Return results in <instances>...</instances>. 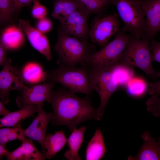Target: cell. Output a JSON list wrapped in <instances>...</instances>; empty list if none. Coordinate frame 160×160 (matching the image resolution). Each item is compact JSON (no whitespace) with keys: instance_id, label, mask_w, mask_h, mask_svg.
<instances>
[{"instance_id":"obj_1","label":"cell","mask_w":160,"mask_h":160,"mask_svg":"<svg viewBox=\"0 0 160 160\" xmlns=\"http://www.w3.org/2000/svg\"><path fill=\"white\" fill-rule=\"evenodd\" d=\"M48 102L53 110L52 125L66 126L71 132L84 121L100 120L97 109L88 98H81L65 87L52 90Z\"/></svg>"},{"instance_id":"obj_2","label":"cell","mask_w":160,"mask_h":160,"mask_svg":"<svg viewBox=\"0 0 160 160\" xmlns=\"http://www.w3.org/2000/svg\"><path fill=\"white\" fill-rule=\"evenodd\" d=\"M57 64V68L48 73V80L59 83L75 93L91 94L93 89L90 83L89 69L85 63L80 64L79 67L66 65L59 60Z\"/></svg>"},{"instance_id":"obj_3","label":"cell","mask_w":160,"mask_h":160,"mask_svg":"<svg viewBox=\"0 0 160 160\" xmlns=\"http://www.w3.org/2000/svg\"><path fill=\"white\" fill-rule=\"evenodd\" d=\"M54 49L59 57L58 60L69 66H76L85 62L90 55L97 51L94 44L63 31L59 34Z\"/></svg>"},{"instance_id":"obj_4","label":"cell","mask_w":160,"mask_h":160,"mask_svg":"<svg viewBox=\"0 0 160 160\" xmlns=\"http://www.w3.org/2000/svg\"><path fill=\"white\" fill-rule=\"evenodd\" d=\"M132 36L118 31L114 39L90 55L84 63L91 70L111 69L119 63L122 55Z\"/></svg>"},{"instance_id":"obj_5","label":"cell","mask_w":160,"mask_h":160,"mask_svg":"<svg viewBox=\"0 0 160 160\" xmlns=\"http://www.w3.org/2000/svg\"><path fill=\"white\" fill-rule=\"evenodd\" d=\"M150 42L132 36L122 55L119 64L138 68L150 78L156 79L160 76V72L153 67Z\"/></svg>"},{"instance_id":"obj_6","label":"cell","mask_w":160,"mask_h":160,"mask_svg":"<svg viewBox=\"0 0 160 160\" xmlns=\"http://www.w3.org/2000/svg\"><path fill=\"white\" fill-rule=\"evenodd\" d=\"M143 0H112L122 21V31L130 32L132 36L142 38L145 29V19L142 8Z\"/></svg>"},{"instance_id":"obj_7","label":"cell","mask_w":160,"mask_h":160,"mask_svg":"<svg viewBox=\"0 0 160 160\" xmlns=\"http://www.w3.org/2000/svg\"><path fill=\"white\" fill-rule=\"evenodd\" d=\"M89 75L91 87L97 92L100 98V105L97 109L100 120L109 98L119 86L111 69L89 70Z\"/></svg>"},{"instance_id":"obj_8","label":"cell","mask_w":160,"mask_h":160,"mask_svg":"<svg viewBox=\"0 0 160 160\" xmlns=\"http://www.w3.org/2000/svg\"><path fill=\"white\" fill-rule=\"evenodd\" d=\"M116 13L96 17L89 30L91 40L103 47L114 34L119 31L120 23Z\"/></svg>"},{"instance_id":"obj_9","label":"cell","mask_w":160,"mask_h":160,"mask_svg":"<svg viewBox=\"0 0 160 160\" xmlns=\"http://www.w3.org/2000/svg\"><path fill=\"white\" fill-rule=\"evenodd\" d=\"M12 61L11 59L7 58L0 72V97L4 104L9 102L11 91L21 92L24 85L20 69L13 66Z\"/></svg>"},{"instance_id":"obj_10","label":"cell","mask_w":160,"mask_h":160,"mask_svg":"<svg viewBox=\"0 0 160 160\" xmlns=\"http://www.w3.org/2000/svg\"><path fill=\"white\" fill-rule=\"evenodd\" d=\"M55 82L49 81L35 85H24L20 93L17 97L16 103L20 108L28 105H41L49 102L52 89Z\"/></svg>"},{"instance_id":"obj_11","label":"cell","mask_w":160,"mask_h":160,"mask_svg":"<svg viewBox=\"0 0 160 160\" xmlns=\"http://www.w3.org/2000/svg\"><path fill=\"white\" fill-rule=\"evenodd\" d=\"M90 15L81 8L60 21L65 33L87 41L89 30L87 20Z\"/></svg>"},{"instance_id":"obj_12","label":"cell","mask_w":160,"mask_h":160,"mask_svg":"<svg viewBox=\"0 0 160 160\" xmlns=\"http://www.w3.org/2000/svg\"><path fill=\"white\" fill-rule=\"evenodd\" d=\"M142 8L146 27L142 38L150 41L160 30V0H143Z\"/></svg>"},{"instance_id":"obj_13","label":"cell","mask_w":160,"mask_h":160,"mask_svg":"<svg viewBox=\"0 0 160 160\" xmlns=\"http://www.w3.org/2000/svg\"><path fill=\"white\" fill-rule=\"evenodd\" d=\"M38 111L31 124L25 129L26 136L38 142L41 145L43 153L46 155L47 151L43 145V142L46 135L48 124L54 117L53 112L47 113L45 111L41 105H37Z\"/></svg>"},{"instance_id":"obj_14","label":"cell","mask_w":160,"mask_h":160,"mask_svg":"<svg viewBox=\"0 0 160 160\" xmlns=\"http://www.w3.org/2000/svg\"><path fill=\"white\" fill-rule=\"evenodd\" d=\"M18 27L24 32L32 46L44 56L48 61L52 59L49 41L45 36L31 25L29 22L19 19Z\"/></svg>"},{"instance_id":"obj_15","label":"cell","mask_w":160,"mask_h":160,"mask_svg":"<svg viewBox=\"0 0 160 160\" xmlns=\"http://www.w3.org/2000/svg\"><path fill=\"white\" fill-rule=\"evenodd\" d=\"M143 143L135 156H129V160H160V143L151 137L150 132L145 131L141 135Z\"/></svg>"},{"instance_id":"obj_16","label":"cell","mask_w":160,"mask_h":160,"mask_svg":"<svg viewBox=\"0 0 160 160\" xmlns=\"http://www.w3.org/2000/svg\"><path fill=\"white\" fill-rule=\"evenodd\" d=\"M21 145L6 156L8 160H44L46 155L35 146L33 140L25 137Z\"/></svg>"},{"instance_id":"obj_17","label":"cell","mask_w":160,"mask_h":160,"mask_svg":"<svg viewBox=\"0 0 160 160\" xmlns=\"http://www.w3.org/2000/svg\"><path fill=\"white\" fill-rule=\"evenodd\" d=\"M20 70L24 83L29 85L40 84L47 80L48 73L40 64L37 62L30 61L26 62Z\"/></svg>"},{"instance_id":"obj_18","label":"cell","mask_w":160,"mask_h":160,"mask_svg":"<svg viewBox=\"0 0 160 160\" xmlns=\"http://www.w3.org/2000/svg\"><path fill=\"white\" fill-rule=\"evenodd\" d=\"M37 105L25 106L18 111L11 112L7 115L0 119V127H15L21 126L27 118L33 116L34 114L38 112Z\"/></svg>"},{"instance_id":"obj_19","label":"cell","mask_w":160,"mask_h":160,"mask_svg":"<svg viewBox=\"0 0 160 160\" xmlns=\"http://www.w3.org/2000/svg\"><path fill=\"white\" fill-rule=\"evenodd\" d=\"M107 149L100 130L97 129L89 142L85 152L86 160H99L102 159Z\"/></svg>"},{"instance_id":"obj_20","label":"cell","mask_w":160,"mask_h":160,"mask_svg":"<svg viewBox=\"0 0 160 160\" xmlns=\"http://www.w3.org/2000/svg\"><path fill=\"white\" fill-rule=\"evenodd\" d=\"M87 128L81 126L79 129L75 128L68 139L67 142L69 149L64 153L65 158L68 160H80L79 154L80 148L84 141V135Z\"/></svg>"},{"instance_id":"obj_21","label":"cell","mask_w":160,"mask_h":160,"mask_svg":"<svg viewBox=\"0 0 160 160\" xmlns=\"http://www.w3.org/2000/svg\"><path fill=\"white\" fill-rule=\"evenodd\" d=\"M67 142L66 136L62 131L56 132L52 134L46 135L43 145L47 151L46 158L50 159L64 147Z\"/></svg>"},{"instance_id":"obj_22","label":"cell","mask_w":160,"mask_h":160,"mask_svg":"<svg viewBox=\"0 0 160 160\" xmlns=\"http://www.w3.org/2000/svg\"><path fill=\"white\" fill-rule=\"evenodd\" d=\"M23 32L18 27H8L3 32L0 42L7 50L17 49L21 46L24 41Z\"/></svg>"},{"instance_id":"obj_23","label":"cell","mask_w":160,"mask_h":160,"mask_svg":"<svg viewBox=\"0 0 160 160\" xmlns=\"http://www.w3.org/2000/svg\"><path fill=\"white\" fill-rule=\"evenodd\" d=\"M80 8L76 0H56L52 16L60 21Z\"/></svg>"},{"instance_id":"obj_24","label":"cell","mask_w":160,"mask_h":160,"mask_svg":"<svg viewBox=\"0 0 160 160\" xmlns=\"http://www.w3.org/2000/svg\"><path fill=\"white\" fill-rule=\"evenodd\" d=\"M81 8L89 15L100 14L112 4V0H76Z\"/></svg>"},{"instance_id":"obj_25","label":"cell","mask_w":160,"mask_h":160,"mask_svg":"<svg viewBox=\"0 0 160 160\" xmlns=\"http://www.w3.org/2000/svg\"><path fill=\"white\" fill-rule=\"evenodd\" d=\"M26 137L25 129H22L21 125L0 129V144L7 143L16 140L22 141Z\"/></svg>"},{"instance_id":"obj_26","label":"cell","mask_w":160,"mask_h":160,"mask_svg":"<svg viewBox=\"0 0 160 160\" xmlns=\"http://www.w3.org/2000/svg\"><path fill=\"white\" fill-rule=\"evenodd\" d=\"M133 68L119 63L111 69L114 77L119 86L126 85L133 77L134 72Z\"/></svg>"},{"instance_id":"obj_27","label":"cell","mask_w":160,"mask_h":160,"mask_svg":"<svg viewBox=\"0 0 160 160\" xmlns=\"http://www.w3.org/2000/svg\"><path fill=\"white\" fill-rule=\"evenodd\" d=\"M127 94L133 97H140L145 93L147 89V84L143 79L133 77L125 85Z\"/></svg>"},{"instance_id":"obj_28","label":"cell","mask_w":160,"mask_h":160,"mask_svg":"<svg viewBox=\"0 0 160 160\" xmlns=\"http://www.w3.org/2000/svg\"><path fill=\"white\" fill-rule=\"evenodd\" d=\"M15 11L11 0H0V20L1 23L10 21Z\"/></svg>"},{"instance_id":"obj_29","label":"cell","mask_w":160,"mask_h":160,"mask_svg":"<svg viewBox=\"0 0 160 160\" xmlns=\"http://www.w3.org/2000/svg\"><path fill=\"white\" fill-rule=\"evenodd\" d=\"M146 104L147 110L153 115L158 117L160 116V97L156 94L151 95L147 100Z\"/></svg>"},{"instance_id":"obj_30","label":"cell","mask_w":160,"mask_h":160,"mask_svg":"<svg viewBox=\"0 0 160 160\" xmlns=\"http://www.w3.org/2000/svg\"><path fill=\"white\" fill-rule=\"evenodd\" d=\"M33 3L31 13L35 18L41 19L45 17L47 14L46 8L40 4L39 0H33Z\"/></svg>"},{"instance_id":"obj_31","label":"cell","mask_w":160,"mask_h":160,"mask_svg":"<svg viewBox=\"0 0 160 160\" xmlns=\"http://www.w3.org/2000/svg\"><path fill=\"white\" fill-rule=\"evenodd\" d=\"M150 42V48L152 51L153 62L156 61L160 63V42L156 41L153 39Z\"/></svg>"},{"instance_id":"obj_32","label":"cell","mask_w":160,"mask_h":160,"mask_svg":"<svg viewBox=\"0 0 160 160\" xmlns=\"http://www.w3.org/2000/svg\"><path fill=\"white\" fill-rule=\"evenodd\" d=\"M52 27L51 22L45 17L40 19L36 24L37 29L42 33H46L49 31Z\"/></svg>"},{"instance_id":"obj_33","label":"cell","mask_w":160,"mask_h":160,"mask_svg":"<svg viewBox=\"0 0 160 160\" xmlns=\"http://www.w3.org/2000/svg\"><path fill=\"white\" fill-rule=\"evenodd\" d=\"M15 12H18L22 8L29 5L33 0H11Z\"/></svg>"},{"instance_id":"obj_34","label":"cell","mask_w":160,"mask_h":160,"mask_svg":"<svg viewBox=\"0 0 160 160\" xmlns=\"http://www.w3.org/2000/svg\"><path fill=\"white\" fill-rule=\"evenodd\" d=\"M149 86L148 93L150 95L156 94L159 96L160 94V81L150 83Z\"/></svg>"},{"instance_id":"obj_35","label":"cell","mask_w":160,"mask_h":160,"mask_svg":"<svg viewBox=\"0 0 160 160\" xmlns=\"http://www.w3.org/2000/svg\"><path fill=\"white\" fill-rule=\"evenodd\" d=\"M7 50L1 43H0V65L3 66L7 59Z\"/></svg>"},{"instance_id":"obj_36","label":"cell","mask_w":160,"mask_h":160,"mask_svg":"<svg viewBox=\"0 0 160 160\" xmlns=\"http://www.w3.org/2000/svg\"><path fill=\"white\" fill-rule=\"evenodd\" d=\"M6 144L7 143L0 144V160L2 159L3 156H6L10 152L7 148Z\"/></svg>"},{"instance_id":"obj_37","label":"cell","mask_w":160,"mask_h":160,"mask_svg":"<svg viewBox=\"0 0 160 160\" xmlns=\"http://www.w3.org/2000/svg\"><path fill=\"white\" fill-rule=\"evenodd\" d=\"M11 112L7 110L2 101H0V115L6 116Z\"/></svg>"},{"instance_id":"obj_38","label":"cell","mask_w":160,"mask_h":160,"mask_svg":"<svg viewBox=\"0 0 160 160\" xmlns=\"http://www.w3.org/2000/svg\"><path fill=\"white\" fill-rule=\"evenodd\" d=\"M158 139H159L158 141H159V143H160V137H159L158 138Z\"/></svg>"}]
</instances>
